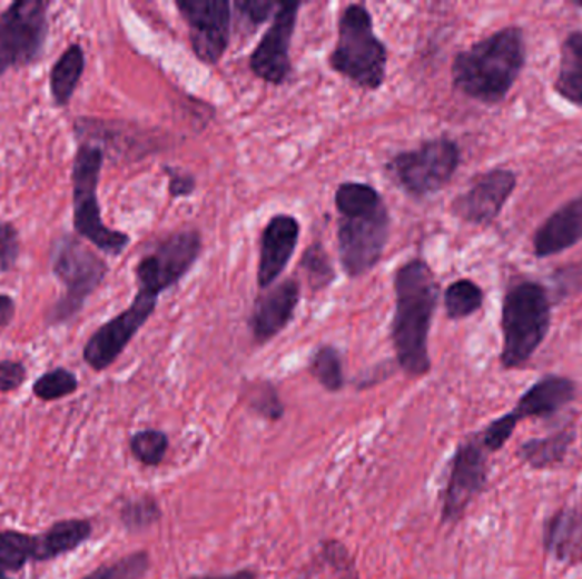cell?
Listing matches in <instances>:
<instances>
[{"instance_id":"cell-1","label":"cell","mask_w":582,"mask_h":579,"mask_svg":"<svg viewBox=\"0 0 582 579\" xmlns=\"http://www.w3.org/2000/svg\"><path fill=\"white\" fill-rule=\"evenodd\" d=\"M394 291L391 339L395 359L405 375L423 378L431 371L427 339L438 307L440 284L430 263L413 259L395 272Z\"/></svg>"},{"instance_id":"cell-2","label":"cell","mask_w":582,"mask_h":579,"mask_svg":"<svg viewBox=\"0 0 582 579\" xmlns=\"http://www.w3.org/2000/svg\"><path fill=\"white\" fill-rule=\"evenodd\" d=\"M337 253L347 278L366 276L384 257L391 237V212L381 192L365 182H344L334 194Z\"/></svg>"},{"instance_id":"cell-3","label":"cell","mask_w":582,"mask_h":579,"mask_svg":"<svg viewBox=\"0 0 582 579\" xmlns=\"http://www.w3.org/2000/svg\"><path fill=\"white\" fill-rule=\"evenodd\" d=\"M525 63V33L520 26H507L456 54L452 66L453 87L482 104H500Z\"/></svg>"},{"instance_id":"cell-4","label":"cell","mask_w":582,"mask_h":579,"mask_svg":"<svg viewBox=\"0 0 582 579\" xmlns=\"http://www.w3.org/2000/svg\"><path fill=\"white\" fill-rule=\"evenodd\" d=\"M51 273L63 292L48 310V327L69 325L82 313L86 302L98 291L109 272L108 262L76 233H60L50 247Z\"/></svg>"},{"instance_id":"cell-5","label":"cell","mask_w":582,"mask_h":579,"mask_svg":"<svg viewBox=\"0 0 582 579\" xmlns=\"http://www.w3.org/2000/svg\"><path fill=\"white\" fill-rule=\"evenodd\" d=\"M102 166L105 150L101 144L82 141L77 147L72 162L73 233L99 252L118 257L128 249L131 238L102 221L98 198Z\"/></svg>"},{"instance_id":"cell-6","label":"cell","mask_w":582,"mask_h":579,"mask_svg":"<svg viewBox=\"0 0 582 579\" xmlns=\"http://www.w3.org/2000/svg\"><path fill=\"white\" fill-rule=\"evenodd\" d=\"M336 48L329 54L334 72L366 90L381 89L387 77L388 51L376 37L373 19L363 4L341 12Z\"/></svg>"},{"instance_id":"cell-7","label":"cell","mask_w":582,"mask_h":579,"mask_svg":"<svg viewBox=\"0 0 582 579\" xmlns=\"http://www.w3.org/2000/svg\"><path fill=\"white\" fill-rule=\"evenodd\" d=\"M550 305L546 289L539 282H517L507 289L501 315L504 369H520L535 356L550 330Z\"/></svg>"},{"instance_id":"cell-8","label":"cell","mask_w":582,"mask_h":579,"mask_svg":"<svg viewBox=\"0 0 582 579\" xmlns=\"http://www.w3.org/2000/svg\"><path fill=\"white\" fill-rule=\"evenodd\" d=\"M50 8V0H18L0 12V79L43 58Z\"/></svg>"},{"instance_id":"cell-9","label":"cell","mask_w":582,"mask_h":579,"mask_svg":"<svg viewBox=\"0 0 582 579\" xmlns=\"http://www.w3.org/2000/svg\"><path fill=\"white\" fill-rule=\"evenodd\" d=\"M460 148L450 138L424 141L416 150L402 151L388 163L392 179L413 198L442 191L460 166Z\"/></svg>"},{"instance_id":"cell-10","label":"cell","mask_w":582,"mask_h":579,"mask_svg":"<svg viewBox=\"0 0 582 579\" xmlns=\"http://www.w3.org/2000/svg\"><path fill=\"white\" fill-rule=\"evenodd\" d=\"M201 249V234L196 230L176 231L162 238L135 267L138 289L159 298L188 276Z\"/></svg>"},{"instance_id":"cell-11","label":"cell","mask_w":582,"mask_h":579,"mask_svg":"<svg viewBox=\"0 0 582 579\" xmlns=\"http://www.w3.org/2000/svg\"><path fill=\"white\" fill-rule=\"evenodd\" d=\"M575 398V385L564 376L550 375L536 381L510 413L492 421L479 436L489 452H496L513 436L516 425L529 418H546L568 407Z\"/></svg>"},{"instance_id":"cell-12","label":"cell","mask_w":582,"mask_h":579,"mask_svg":"<svg viewBox=\"0 0 582 579\" xmlns=\"http://www.w3.org/2000/svg\"><path fill=\"white\" fill-rule=\"evenodd\" d=\"M159 298L138 289L127 310L102 323L83 346V360L92 371L101 372L120 359L135 335L144 328L156 311Z\"/></svg>"},{"instance_id":"cell-13","label":"cell","mask_w":582,"mask_h":579,"mask_svg":"<svg viewBox=\"0 0 582 579\" xmlns=\"http://www.w3.org/2000/svg\"><path fill=\"white\" fill-rule=\"evenodd\" d=\"M189 43L199 62L217 66L230 43L231 6L227 0H178Z\"/></svg>"},{"instance_id":"cell-14","label":"cell","mask_w":582,"mask_h":579,"mask_svg":"<svg viewBox=\"0 0 582 579\" xmlns=\"http://www.w3.org/2000/svg\"><path fill=\"white\" fill-rule=\"evenodd\" d=\"M487 456L481 439L472 437L453 453L448 482L443 493V523L458 522L487 482Z\"/></svg>"},{"instance_id":"cell-15","label":"cell","mask_w":582,"mask_h":579,"mask_svg":"<svg viewBox=\"0 0 582 579\" xmlns=\"http://www.w3.org/2000/svg\"><path fill=\"white\" fill-rule=\"evenodd\" d=\"M302 2H279L278 12L273 18L272 26L260 38L249 58V69L257 79L282 86L292 76L289 47L297 28L298 11Z\"/></svg>"},{"instance_id":"cell-16","label":"cell","mask_w":582,"mask_h":579,"mask_svg":"<svg viewBox=\"0 0 582 579\" xmlns=\"http://www.w3.org/2000/svg\"><path fill=\"white\" fill-rule=\"evenodd\" d=\"M516 173L492 169L475 177L471 188L453 199L452 214L474 227H489L500 217L516 188Z\"/></svg>"},{"instance_id":"cell-17","label":"cell","mask_w":582,"mask_h":579,"mask_svg":"<svg viewBox=\"0 0 582 579\" xmlns=\"http://www.w3.org/2000/svg\"><path fill=\"white\" fill-rule=\"evenodd\" d=\"M300 240V223L292 214H276L260 234L257 286L263 291L272 288L285 272Z\"/></svg>"},{"instance_id":"cell-18","label":"cell","mask_w":582,"mask_h":579,"mask_svg":"<svg viewBox=\"0 0 582 579\" xmlns=\"http://www.w3.org/2000/svg\"><path fill=\"white\" fill-rule=\"evenodd\" d=\"M300 295V282L286 279L257 298L249 318L250 333L256 343L269 342L288 327L289 321L294 320Z\"/></svg>"},{"instance_id":"cell-19","label":"cell","mask_w":582,"mask_h":579,"mask_svg":"<svg viewBox=\"0 0 582 579\" xmlns=\"http://www.w3.org/2000/svg\"><path fill=\"white\" fill-rule=\"evenodd\" d=\"M582 240V194L552 212L533 237V253L549 259Z\"/></svg>"},{"instance_id":"cell-20","label":"cell","mask_w":582,"mask_h":579,"mask_svg":"<svg viewBox=\"0 0 582 579\" xmlns=\"http://www.w3.org/2000/svg\"><path fill=\"white\" fill-rule=\"evenodd\" d=\"M543 542L549 555L568 565L582 562V511L561 510L546 522Z\"/></svg>"},{"instance_id":"cell-21","label":"cell","mask_w":582,"mask_h":579,"mask_svg":"<svg viewBox=\"0 0 582 579\" xmlns=\"http://www.w3.org/2000/svg\"><path fill=\"white\" fill-rule=\"evenodd\" d=\"M83 72H86V51L82 44H69L50 70V94L55 108H69Z\"/></svg>"},{"instance_id":"cell-22","label":"cell","mask_w":582,"mask_h":579,"mask_svg":"<svg viewBox=\"0 0 582 579\" xmlns=\"http://www.w3.org/2000/svg\"><path fill=\"white\" fill-rule=\"evenodd\" d=\"M558 94L582 108V33L572 31L561 48V62L554 83Z\"/></svg>"},{"instance_id":"cell-23","label":"cell","mask_w":582,"mask_h":579,"mask_svg":"<svg viewBox=\"0 0 582 579\" xmlns=\"http://www.w3.org/2000/svg\"><path fill=\"white\" fill-rule=\"evenodd\" d=\"M92 533L91 523L87 520H63L55 523L43 536H37V559L50 561L58 556L76 551L80 543L86 542Z\"/></svg>"},{"instance_id":"cell-24","label":"cell","mask_w":582,"mask_h":579,"mask_svg":"<svg viewBox=\"0 0 582 579\" xmlns=\"http://www.w3.org/2000/svg\"><path fill=\"white\" fill-rule=\"evenodd\" d=\"M575 432L572 427L550 433L542 439H530L521 443L517 457L533 469H549L561 465L574 442Z\"/></svg>"},{"instance_id":"cell-25","label":"cell","mask_w":582,"mask_h":579,"mask_svg":"<svg viewBox=\"0 0 582 579\" xmlns=\"http://www.w3.org/2000/svg\"><path fill=\"white\" fill-rule=\"evenodd\" d=\"M445 311L450 320H463L477 313L484 302V291L468 279L452 282L445 291Z\"/></svg>"},{"instance_id":"cell-26","label":"cell","mask_w":582,"mask_h":579,"mask_svg":"<svg viewBox=\"0 0 582 579\" xmlns=\"http://www.w3.org/2000/svg\"><path fill=\"white\" fill-rule=\"evenodd\" d=\"M300 269L304 270L305 282L312 291H324L336 281V270L323 241H314L308 246L302 257Z\"/></svg>"},{"instance_id":"cell-27","label":"cell","mask_w":582,"mask_h":579,"mask_svg":"<svg viewBox=\"0 0 582 579\" xmlns=\"http://www.w3.org/2000/svg\"><path fill=\"white\" fill-rule=\"evenodd\" d=\"M37 559V537L6 530L0 532V568L19 571L28 561Z\"/></svg>"},{"instance_id":"cell-28","label":"cell","mask_w":582,"mask_h":579,"mask_svg":"<svg viewBox=\"0 0 582 579\" xmlns=\"http://www.w3.org/2000/svg\"><path fill=\"white\" fill-rule=\"evenodd\" d=\"M308 371L331 392L341 391L346 382L343 359H341L339 350L333 346H323L315 350Z\"/></svg>"},{"instance_id":"cell-29","label":"cell","mask_w":582,"mask_h":579,"mask_svg":"<svg viewBox=\"0 0 582 579\" xmlns=\"http://www.w3.org/2000/svg\"><path fill=\"white\" fill-rule=\"evenodd\" d=\"M247 405L254 413L269 421L282 420L285 405L279 398L278 389L268 381L253 382L244 391Z\"/></svg>"},{"instance_id":"cell-30","label":"cell","mask_w":582,"mask_h":579,"mask_svg":"<svg viewBox=\"0 0 582 579\" xmlns=\"http://www.w3.org/2000/svg\"><path fill=\"white\" fill-rule=\"evenodd\" d=\"M169 437L160 430H141L130 440V450L135 459L149 468H157L166 459Z\"/></svg>"},{"instance_id":"cell-31","label":"cell","mask_w":582,"mask_h":579,"mask_svg":"<svg viewBox=\"0 0 582 579\" xmlns=\"http://www.w3.org/2000/svg\"><path fill=\"white\" fill-rule=\"evenodd\" d=\"M79 388V379L66 368H57L45 372L33 385L37 398L43 401L62 400L66 396L73 395Z\"/></svg>"},{"instance_id":"cell-32","label":"cell","mask_w":582,"mask_h":579,"mask_svg":"<svg viewBox=\"0 0 582 579\" xmlns=\"http://www.w3.org/2000/svg\"><path fill=\"white\" fill-rule=\"evenodd\" d=\"M160 517H162V511H160L159 501L149 495L128 501L121 508L120 513L121 522L130 532L150 529L159 522Z\"/></svg>"},{"instance_id":"cell-33","label":"cell","mask_w":582,"mask_h":579,"mask_svg":"<svg viewBox=\"0 0 582 579\" xmlns=\"http://www.w3.org/2000/svg\"><path fill=\"white\" fill-rule=\"evenodd\" d=\"M150 558L145 551L134 552L111 566H102L92 572L95 579H141L149 571Z\"/></svg>"},{"instance_id":"cell-34","label":"cell","mask_w":582,"mask_h":579,"mask_svg":"<svg viewBox=\"0 0 582 579\" xmlns=\"http://www.w3.org/2000/svg\"><path fill=\"white\" fill-rule=\"evenodd\" d=\"M239 12L240 19L256 31L260 24H265L269 19L275 18L279 9V2L273 0H239L234 4Z\"/></svg>"},{"instance_id":"cell-35","label":"cell","mask_w":582,"mask_h":579,"mask_svg":"<svg viewBox=\"0 0 582 579\" xmlns=\"http://www.w3.org/2000/svg\"><path fill=\"white\" fill-rule=\"evenodd\" d=\"M21 256V237L9 221H0V273L9 272Z\"/></svg>"},{"instance_id":"cell-36","label":"cell","mask_w":582,"mask_h":579,"mask_svg":"<svg viewBox=\"0 0 582 579\" xmlns=\"http://www.w3.org/2000/svg\"><path fill=\"white\" fill-rule=\"evenodd\" d=\"M323 556L339 579H358L355 562L349 558L346 547L337 540H327L323 546Z\"/></svg>"},{"instance_id":"cell-37","label":"cell","mask_w":582,"mask_h":579,"mask_svg":"<svg viewBox=\"0 0 582 579\" xmlns=\"http://www.w3.org/2000/svg\"><path fill=\"white\" fill-rule=\"evenodd\" d=\"M28 378L24 363L18 360H0V392H11L21 388Z\"/></svg>"},{"instance_id":"cell-38","label":"cell","mask_w":582,"mask_h":579,"mask_svg":"<svg viewBox=\"0 0 582 579\" xmlns=\"http://www.w3.org/2000/svg\"><path fill=\"white\" fill-rule=\"evenodd\" d=\"M167 176H169V194L170 198H188L195 192L196 179L191 173L183 169H174V167H166Z\"/></svg>"},{"instance_id":"cell-39","label":"cell","mask_w":582,"mask_h":579,"mask_svg":"<svg viewBox=\"0 0 582 579\" xmlns=\"http://www.w3.org/2000/svg\"><path fill=\"white\" fill-rule=\"evenodd\" d=\"M16 301L12 296L0 292V328H8L14 320Z\"/></svg>"},{"instance_id":"cell-40","label":"cell","mask_w":582,"mask_h":579,"mask_svg":"<svg viewBox=\"0 0 582 579\" xmlns=\"http://www.w3.org/2000/svg\"><path fill=\"white\" fill-rule=\"evenodd\" d=\"M189 579H256V575L249 569H243V571L231 572V575L221 576H193Z\"/></svg>"},{"instance_id":"cell-41","label":"cell","mask_w":582,"mask_h":579,"mask_svg":"<svg viewBox=\"0 0 582 579\" xmlns=\"http://www.w3.org/2000/svg\"><path fill=\"white\" fill-rule=\"evenodd\" d=\"M0 579H9L8 576H6L4 569L0 568Z\"/></svg>"},{"instance_id":"cell-42","label":"cell","mask_w":582,"mask_h":579,"mask_svg":"<svg viewBox=\"0 0 582 579\" xmlns=\"http://www.w3.org/2000/svg\"><path fill=\"white\" fill-rule=\"evenodd\" d=\"M575 8L582 9V2H574Z\"/></svg>"},{"instance_id":"cell-43","label":"cell","mask_w":582,"mask_h":579,"mask_svg":"<svg viewBox=\"0 0 582 579\" xmlns=\"http://www.w3.org/2000/svg\"><path fill=\"white\" fill-rule=\"evenodd\" d=\"M83 579H95V576L89 575V576H87V578H83Z\"/></svg>"}]
</instances>
